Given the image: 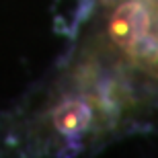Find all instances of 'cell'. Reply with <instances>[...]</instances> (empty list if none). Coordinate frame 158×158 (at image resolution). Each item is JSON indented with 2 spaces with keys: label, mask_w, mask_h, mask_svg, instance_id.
<instances>
[{
  "label": "cell",
  "mask_w": 158,
  "mask_h": 158,
  "mask_svg": "<svg viewBox=\"0 0 158 158\" xmlns=\"http://www.w3.org/2000/svg\"><path fill=\"white\" fill-rule=\"evenodd\" d=\"M103 41L123 68L158 78V0L107 2Z\"/></svg>",
  "instance_id": "1"
}]
</instances>
